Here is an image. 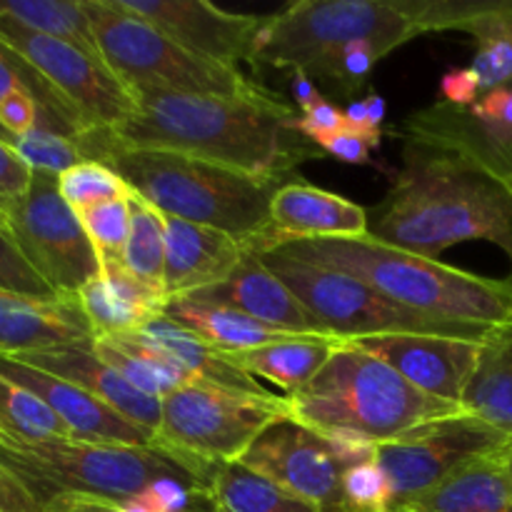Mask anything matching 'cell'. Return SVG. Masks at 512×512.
<instances>
[{
    "label": "cell",
    "mask_w": 512,
    "mask_h": 512,
    "mask_svg": "<svg viewBox=\"0 0 512 512\" xmlns=\"http://www.w3.org/2000/svg\"><path fill=\"white\" fill-rule=\"evenodd\" d=\"M0 375L45 400L53 408V413L68 425L73 440L93 445H115V448H150L153 445L155 433L138 428L128 418H123L118 410L110 408L108 403L90 395L88 390L68 383V380L55 378V375L30 368V365L15 358H5V355H0Z\"/></svg>",
    "instance_id": "e0dca14e"
},
{
    "label": "cell",
    "mask_w": 512,
    "mask_h": 512,
    "mask_svg": "<svg viewBox=\"0 0 512 512\" xmlns=\"http://www.w3.org/2000/svg\"><path fill=\"white\" fill-rule=\"evenodd\" d=\"M18 90H28V93H33L35 100L40 103L38 128L53 130V133L63 135L83 133L78 115L73 113V108H70L53 88H50L48 80L40 73H35L20 55H15L13 50L5 48V45L0 43V103H3L8 95L18 93Z\"/></svg>",
    "instance_id": "d6a6232c"
},
{
    "label": "cell",
    "mask_w": 512,
    "mask_h": 512,
    "mask_svg": "<svg viewBox=\"0 0 512 512\" xmlns=\"http://www.w3.org/2000/svg\"><path fill=\"white\" fill-rule=\"evenodd\" d=\"M243 255V243L233 235L165 215V298H185L220 285Z\"/></svg>",
    "instance_id": "7402d4cb"
},
{
    "label": "cell",
    "mask_w": 512,
    "mask_h": 512,
    "mask_svg": "<svg viewBox=\"0 0 512 512\" xmlns=\"http://www.w3.org/2000/svg\"><path fill=\"white\" fill-rule=\"evenodd\" d=\"M98 338L78 295H38L0 290V355H25Z\"/></svg>",
    "instance_id": "ffe728a7"
},
{
    "label": "cell",
    "mask_w": 512,
    "mask_h": 512,
    "mask_svg": "<svg viewBox=\"0 0 512 512\" xmlns=\"http://www.w3.org/2000/svg\"><path fill=\"white\" fill-rule=\"evenodd\" d=\"M0 230H8V218H5L3 210H0ZM8 233H10V230H8Z\"/></svg>",
    "instance_id": "9f6ffc18"
},
{
    "label": "cell",
    "mask_w": 512,
    "mask_h": 512,
    "mask_svg": "<svg viewBox=\"0 0 512 512\" xmlns=\"http://www.w3.org/2000/svg\"><path fill=\"white\" fill-rule=\"evenodd\" d=\"M120 512H150V508L145 503H140L138 495L130 500H125V503H120Z\"/></svg>",
    "instance_id": "f5cc1de1"
},
{
    "label": "cell",
    "mask_w": 512,
    "mask_h": 512,
    "mask_svg": "<svg viewBox=\"0 0 512 512\" xmlns=\"http://www.w3.org/2000/svg\"><path fill=\"white\" fill-rule=\"evenodd\" d=\"M20 253L58 295H78L100 260L75 210L60 198L58 175L33 170L28 193L3 208Z\"/></svg>",
    "instance_id": "8fae6325"
},
{
    "label": "cell",
    "mask_w": 512,
    "mask_h": 512,
    "mask_svg": "<svg viewBox=\"0 0 512 512\" xmlns=\"http://www.w3.org/2000/svg\"><path fill=\"white\" fill-rule=\"evenodd\" d=\"M93 343L80 345H63V348L38 350V353L13 355L20 363L38 368L43 373L63 378L68 383L78 385V388L88 390L90 395L108 403L110 408L118 410L123 418L135 423L138 428L158 433L160 418H163V400L150 398V395L140 393L135 385H130L113 365L98 358ZM8 358V355H5Z\"/></svg>",
    "instance_id": "44dd1931"
},
{
    "label": "cell",
    "mask_w": 512,
    "mask_h": 512,
    "mask_svg": "<svg viewBox=\"0 0 512 512\" xmlns=\"http://www.w3.org/2000/svg\"><path fill=\"white\" fill-rule=\"evenodd\" d=\"M425 33H430L428 0H298L268 15L250 63L305 70L315 78L355 40H368L385 58Z\"/></svg>",
    "instance_id": "8992f818"
},
{
    "label": "cell",
    "mask_w": 512,
    "mask_h": 512,
    "mask_svg": "<svg viewBox=\"0 0 512 512\" xmlns=\"http://www.w3.org/2000/svg\"><path fill=\"white\" fill-rule=\"evenodd\" d=\"M343 343L348 340L330 338V335H295L263 348L223 353V358L250 378H265L293 395L325 368L330 355Z\"/></svg>",
    "instance_id": "cb8c5ba5"
},
{
    "label": "cell",
    "mask_w": 512,
    "mask_h": 512,
    "mask_svg": "<svg viewBox=\"0 0 512 512\" xmlns=\"http://www.w3.org/2000/svg\"><path fill=\"white\" fill-rule=\"evenodd\" d=\"M365 108H368V120H370V125L380 130V125H383V120H385V113H388V105H385L383 95L370 93L368 98H365Z\"/></svg>",
    "instance_id": "816d5d0a"
},
{
    "label": "cell",
    "mask_w": 512,
    "mask_h": 512,
    "mask_svg": "<svg viewBox=\"0 0 512 512\" xmlns=\"http://www.w3.org/2000/svg\"><path fill=\"white\" fill-rule=\"evenodd\" d=\"M428 25L433 30H463L478 40L473 70L483 93L512 85V0H428Z\"/></svg>",
    "instance_id": "603a6c76"
},
{
    "label": "cell",
    "mask_w": 512,
    "mask_h": 512,
    "mask_svg": "<svg viewBox=\"0 0 512 512\" xmlns=\"http://www.w3.org/2000/svg\"><path fill=\"white\" fill-rule=\"evenodd\" d=\"M0 15L100 58L83 0H0Z\"/></svg>",
    "instance_id": "4dcf8cb0"
},
{
    "label": "cell",
    "mask_w": 512,
    "mask_h": 512,
    "mask_svg": "<svg viewBox=\"0 0 512 512\" xmlns=\"http://www.w3.org/2000/svg\"><path fill=\"white\" fill-rule=\"evenodd\" d=\"M393 512H418V510H410V508H398V510H393Z\"/></svg>",
    "instance_id": "6f0895ef"
},
{
    "label": "cell",
    "mask_w": 512,
    "mask_h": 512,
    "mask_svg": "<svg viewBox=\"0 0 512 512\" xmlns=\"http://www.w3.org/2000/svg\"><path fill=\"white\" fill-rule=\"evenodd\" d=\"M510 278H512V275H510Z\"/></svg>",
    "instance_id": "680465c9"
},
{
    "label": "cell",
    "mask_w": 512,
    "mask_h": 512,
    "mask_svg": "<svg viewBox=\"0 0 512 512\" xmlns=\"http://www.w3.org/2000/svg\"><path fill=\"white\" fill-rule=\"evenodd\" d=\"M503 450L473 460L405 508L418 512H512V480L505 470Z\"/></svg>",
    "instance_id": "d4e9b609"
},
{
    "label": "cell",
    "mask_w": 512,
    "mask_h": 512,
    "mask_svg": "<svg viewBox=\"0 0 512 512\" xmlns=\"http://www.w3.org/2000/svg\"><path fill=\"white\" fill-rule=\"evenodd\" d=\"M343 128L345 110H340L338 105L330 103L328 98H323L320 103H315L313 108L303 110V113L298 115V133L315 145H320L325 138H330V135H335Z\"/></svg>",
    "instance_id": "f6af8a7d"
},
{
    "label": "cell",
    "mask_w": 512,
    "mask_h": 512,
    "mask_svg": "<svg viewBox=\"0 0 512 512\" xmlns=\"http://www.w3.org/2000/svg\"><path fill=\"white\" fill-rule=\"evenodd\" d=\"M503 463H505V470H508V475L512 480V440L505 445V450H503Z\"/></svg>",
    "instance_id": "db71d44e"
},
{
    "label": "cell",
    "mask_w": 512,
    "mask_h": 512,
    "mask_svg": "<svg viewBox=\"0 0 512 512\" xmlns=\"http://www.w3.org/2000/svg\"><path fill=\"white\" fill-rule=\"evenodd\" d=\"M0 43L48 80L78 115L83 130L115 128L135 110V98L105 60L78 45L35 33L5 15H0Z\"/></svg>",
    "instance_id": "4fadbf2b"
},
{
    "label": "cell",
    "mask_w": 512,
    "mask_h": 512,
    "mask_svg": "<svg viewBox=\"0 0 512 512\" xmlns=\"http://www.w3.org/2000/svg\"><path fill=\"white\" fill-rule=\"evenodd\" d=\"M270 253L355 275L395 303L433 318L488 328L512 323V278H483L440 260L393 248L370 233L358 238L293 240Z\"/></svg>",
    "instance_id": "277c9868"
},
{
    "label": "cell",
    "mask_w": 512,
    "mask_h": 512,
    "mask_svg": "<svg viewBox=\"0 0 512 512\" xmlns=\"http://www.w3.org/2000/svg\"><path fill=\"white\" fill-rule=\"evenodd\" d=\"M190 300L210 305H223V308L238 310L248 318L260 320L270 328L285 330L295 335H330L318 318L298 300V295L263 263L258 253L245 250L243 260L233 270L228 280L213 288L198 290L193 295H185Z\"/></svg>",
    "instance_id": "d6986e66"
},
{
    "label": "cell",
    "mask_w": 512,
    "mask_h": 512,
    "mask_svg": "<svg viewBox=\"0 0 512 512\" xmlns=\"http://www.w3.org/2000/svg\"><path fill=\"white\" fill-rule=\"evenodd\" d=\"M120 10L143 18L183 48L238 68L253 58L255 38L268 15L230 13L208 0H113Z\"/></svg>",
    "instance_id": "9a60e30c"
},
{
    "label": "cell",
    "mask_w": 512,
    "mask_h": 512,
    "mask_svg": "<svg viewBox=\"0 0 512 512\" xmlns=\"http://www.w3.org/2000/svg\"><path fill=\"white\" fill-rule=\"evenodd\" d=\"M288 418L285 398L193 383L163 398V418L150 448L215 473L243 460L250 445Z\"/></svg>",
    "instance_id": "9c48e42d"
},
{
    "label": "cell",
    "mask_w": 512,
    "mask_h": 512,
    "mask_svg": "<svg viewBox=\"0 0 512 512\" xmlns=\"http://www.w3.org/2000/svg\"><path fill=\"white\" fill-rule=\"evenodd\" d=\"M135 110L113 130L125 148L193 155L278 183L323 150L298 133V110L273 93L255 98L135 88Z\"/></svg>",
    "instance_id": "7a4b0ae2"
},
{
    "label": "cell",
    "mask_w": 512,
    "mask_h": 512,
    "mask_svg": "<svg viewBox=\"0 0 512 512\" xmlns=\"http://www.w3.org/2000/svg\"><path fill=\"white\" fill-rule=\"evenodd\" d=\"M163 318L173 320L180 328L195 333L210 348L220 350V353H243V350L263 348V345L295 338V333L270 328V325L248 318V315L238 313V310L223 308V305L198 303V300L190 298L168 300Z\"/></svg>",
    "instance_id": "484cf974"
},
{
    "label": "cell",
    "mask_w": 512,
    "mask_h": 512,
    "mask_svg": "<svg viewBox=\"0 0 512 512\" xmlns=\"http://www.w3.org/2000/svg\"><path fill=\"white\" fill-rule=\"evenodd\" d=\"M100 58L133 95L135 88H163L190 95H265L263 85L245 78L238 68L215 63L183 48L145 23L120 10L113 0H83Z\"/></svg>",
    "instance_id": "ba28073f"
},
{
    "label": "cell",
    "mask_w": 512,
    "mask_h": 512,
    "mask_svg": "<svg viewBox=\"0 0 512 512\" xmlns=\"http://www.w3.org/2000/svg\"><path fill=\"white\" fill-rule=\"evenodd\" d=\"M263 263L298 295L300 303L340 340L378 335H443V338L485 340L493 328L433 318L395 303L365 280L310 260L280 253H258Z\"/></svg>",
    "instance_id": "30bf717a"
},
{
    "label": "cell",
    "mask_w": 512,
    "mask_h": 512,
    "mask_svg": "<svg viewBox=\"0 0 512 512\" xmlns=\"http://www.w3.org/2000/svg\"><path fill=\"white\" fill-rule=\"evenodd\" d=\"M0 140H5V143H8V145H13V143H15V138H13V135L8 133V130L3 128V125H0Z\"/></svg>",
    "instance_id": "11a10c76"
},
{
    "label": "cell",
    "mask_w": 512,
    "mask_h": 512,
    "mask_svg": "<svg viewBox=\"0 0 512 512\" xmlns=\"http://www.w3.org/2000/svg\"><path fill=\"white\" fill-rule=\"evenodd\" d=\"M510 443L470 413L433 420L378 445L375 463L393 485L395 508L415 503L473 460L500 453Z\"/></svg>",
    "instance_id": "7c38bea8"
},
{
    "label": "cell",
    "mask_w": 512,
    "mask_h": 512,
    "mask_svg": "<svg viewBox=\"0 0 512 512\" xmlns=\"http://www.w3.org/2000/svg\"><path fill=\"white\" fill-rule=\"evenodd\" d=\"M343 495L348 512H393V485L375 460L343 473Z\"/></svg>",
    "instance_id": "f35d334b"
},
{
    "label": "cell",
    "mask_w": 512,
    "mask_h": 512,
    "mask_svg": "<svg viewBox=\"0 0 512 512\" xmlns=\"http://www.w3.org/2000/svg\"><path fill=\"white\" fill-rule=\"evenodd\" d=\"M58 190L60 198L75 213H83V210L95 208L100 203L128 198L130 195L128 183L110 165L95 163V160H83L75 168L58 175Z\"/></svg>",
    "instance_id": "e575fe53"
},
{
    "label": "cell",
    "mask_w": 512,
    "mask_h": 512,
    "mask_svg": "<svg viewBox=\"0 0 512 512\" xmlns=\"http://www.w3.org/2000/svg\"><path fill=\"white\" fill-rule=\"evenodd\" d=\"M13 148L18 150V155L30 168L53 175H63L65 170L75 168L85 160L75 135L53 133V130L45 128H35L30 133L18 135Z\"/></svg>",
    "instance_id": "d590c367"
},
{
    "label": "cell",
    "mask_w": 512,
    "mask_h": 512,
    "mask_svg": "<svg viewBox=\"0 0 512 512\" xmlns=\"http://www.w3.org/2000/svg\"><path fill=\"white\" fill-rule=\"evenodd\" d=\"M380 58L383 55H380V50L373 43H368V40H355V43L345 45L340 53H335L320 68V73L315 78L328 83L343 98H353L363 88L365 80L370 78V73H373L375 63Z\"/></svg>",
    "instance_id": "74e56055"
},
{
    "label": "cell",
    "mask_w": 512,
    "mask_h": 512,
    "mask_svg": "<svg viewBox=\"0 0 512 512\" xmlns=\"http://www.w3.org/2000/svg\"><path fill=\"white\" fill-rule=\"evenodd\" d=\"M403 138V165L390 175L370 235L430 260L488 240L512 260V160L485 143L468 108L420 110Z\"/></svg>",
    "instance_id": "6da1fadb"
},
{
    "label": "cell",
    "mask_w": 512,
    "mask_h": 512,
    "mask_svg": "<svg viewBox=\"0 0 512 512\" xmlns=\"http://www.w3.org/2000/svg\"><path fill=\"white\" fill-rule=\"evenodd\" d=\"M315 433L320 435L325 448L330 450L335 463H338L343 470L370 463V460H375V453H378V445H380L378 440L360 433V430L328 428V430H315Z\"/></svg>",
    "instance_id": "b9f144b4"
},
{
    "label": "cell",
    "mask_w": 512,
    "mask_h": 512,
    "mask_svg": "<svg viewBox=\"0 0 512 512\" xmlns=\"http://www.w3.org/2000/svg\"><path fill=\"white\" fill-rule=\"evenodd\" d=\"M78 215L85 235L93 243L95 253L100 258H123L125 245L130 235V203L128 198L108 200L95 208L83 210Z\"/></svg>",
    "instance_id": "8d00e7d4"
},
{
    "label": "cell",
    "mask_w": 512,
    "mask_h": 512,
    "mask_svg": "<svg viewBox=\"0 0 512 512\" xmlns=\"http://www.w3.org/2000/svg\"><path fill=\"white\" fill-rule=\"evenodd\" d=\"M140 333H145L150 340L163 345V348L188 370L193 383L218 385V388L240 390V393H268L265 388H260L258 380H253L250 375H245L243 370L235 368L233 363H228L220 350L210 348L203 338H198V335L190 333V330L180 328L173 320L158 318L153 320L148 328L140 330Z\"/></svg>",
    "instance_id": "83f0119b"
},
{
    "label": "cell",
    "mask_w": 512,
    "mask_h": 512,
    "mask_svg": "<svg viewBox=\"0 0 512 512\" xmlns=\"http://www.w3.org/2000/svg\"><path fill=\"white\" fill-rule=\"evenodd\" d=\"M380 143H383V140H375L370 138V135L358 133V130H353L348 123H345L343 130H338L335 135L325 138L318 148L323 150L325 155H333V158L343 160V163L373 165V160H370V150L380 148Z\"/></svg>",
    "instance_id": "ee69618b"
},
{
    "label": "cell",
    "mask_w": 512,
    "mask_h": 512,
    "mask_svg": "<svg viewBox=\"0 0 512 512\" xmlns=\"http://www.w3.org/2000/svg\"><path fill=\"white\" fill-rule=\"evenodd\" d=\"M440 95L445 98V105L470 108V105L478 103L483 88H480L478 75L470 68H450L440 78Z\"/></svg>",
    "instance_id": "7dc6e473"
},
{
    "label": "cell",
    "mask_w": 512,
    "mask_h": 512,
    "mask_svg": "<svg viewBox=\"0 0 512 512\" xmlns=\"http://www.w3.org/2000/svg\"><path fill=\"white\" fill-rule=\"evenodd\" d=\"M293 98L295 105H298V113L313 108L315 103L323 100V93H320L318 85L313 83V78L305 70H293Z\"/></svg>",
    "instance_id": "f907efd6"
},
{
    "label": "cell",
    "mask_w": 512,
    "mask_h": 512,
    "mask_svg": "<svg viewBox=\"0 0 512 512\" xmlns=\"http://www.w3.org/2000/svg\"><path fill=\"white\" fill-rule=\"evenodd\" d=\"M130 235L125 245V268L153 288L163 290L165 275V215L130 190ZM165 293V290H163Z\"/></svg>",
    "instance_id": "1f68e13d"
},
{
    "label": "cell",
    "mask_w": 512,
    "mask_h": 512,
    "mask_svg": "<svg viewBox=\"0 0 512 512\" xmlns=\"http://www.w3.org/2000/svg\"><path fill=\"white\" fill-rule=\"evenodd\" d=\"M288 418L310 430L350 428L378 443L433 420L465 413L463 405L430 398L375 355L343 343L298 393L285 395Z\"/></svg>",
    "instance_id": "5b68a950"
},
{
    "label": "cell",
    "mask_w": 512,
    "mask_h": 512,
    "mask_svg": "<svg viewBox=\"0 0 512 512\" xmlns=\"http://www.w3.org/2000/svg\"><path fill=\"white\" fill-rule=\"evenodd\" d=\"M0 440L28 445L55 443L73 440V433L45 400L0 375Z\"/></svg>",
    "instance_id": "f546056e"
},
{
    "label": "cell",
    "mask_w": 512,
    "mask_h": 512,
    "mask_svg": "<svg viewBox=\"0 0 512 512\" xmlns=\"http://www.w3.org/2000/svg\"><path fill=\"white\" fill-rule=\"evenodd\" d=\"M33 183V168L18 155L13 145L0 140V210L28 193Z\"/></svg>",
    "instance_id": "7bdbcfd3"
},
{
    "label": "cell",
    "mask_w": 512,
    "mask_h": 512,
    "mask_svg": "<svg viewBox=\"0 0 512 512\" xmlns=\"http://www.w3.org/2000/svg\"><path fill=\"white\" fill-rule=\"evenodd\" d=\"M240 465L308 500L320 512H348L343 495L345 470L335 463L320 435L293 418L270 425L250 445Z\"/></svg>",
    "instance_id": "5bb4252c"
},
{
    "label": "cell",
    "mask_w": 512,
    "mask_h": 512,
    "mask_svg": "<svg viewBox=\"0 0 512 512\" xmlns=\"http://www.w3.org/2000/svg\"><path fill=\"white\" fill-rule=\"evenodd\" d=\"M468 115L485 143L512 160V85L480 95Z\"/></svg>",
    "instance_id": "ab89813d"
},
{
    "label": "cell",
    "mask_w": 512,
    "mask_h": 512,
    "mask_svg": "<svg viewBox=\"0 0 512 512\" xmlns=\"http://www.w3.org/2000/svg\"><path fill=\"white\" fill-rule=\"evenodd\" d=\"M43 512H120V503L98 495L65 493L55 495L43 505Z\"/></svg>",
    "instance_id": "681fc988"
},
{
    "label": "cell",
    "mask_w": 512,
    "mask_h": 512,
    "mask_svg": "<svg viewBox=\"0 0 512 512\" xmlns=\"http://www.w3.org/2000/svg\"><path fill=\"white\" fill-rule=\"evenodd\" d=\"M78 300L80 305H83L85 315H88L90 325H93L98 338L140 333V330L148 328L153 320L163 318V315L153 313V310L130 303V300L123 298V295H120L100 273L95 275L88 285L80 288Z\"/></svg>",
    "instance_id": "836d02e7"
},
{
    "label": "cell",
    "mask_w": 512,
    "mask_h": 512,
    "mask_svg": "<svg viewBox=\"0 0 512 512\" xmlns=\"http://www.w3.org/2000/svg\"><path fill=\"white\" fill-rule=\"evenodd\" d=\"M460 405L512 440V323L485 335L478 368Z\"/></svg>",
    "instance_id": "4316f807"
},
{
    "label": "cell",
    "mask_w": 512,
    "mask_h": 512,
    "mask_svg": "<svg viewBox=\"0 0 512 512\" xmlns=\"http://www.w3.org/2000/svg\"><path fill=\"white\" fill-rule=\"evenodd\" d=\"M0 125H3L13 138L38 128L40 103L35 100V95L28 93V90H18V93L8 95V98L0 103Z\"/></svg>",
    "instance_id": "bcb514c9"
},
{
    "label": "cell",
    "mask_w": 512,
    "mask_h": 512,
    "mask_svg": "<svg viewBox=\"0 0 512 512\" xmlns=\"http://www.w3.org/2000/svg\"><path fill=\"white\" fill-rule=\"evenodd\" d=\"M75 140L85 160L110 165L163 215L223 230L243 245L270 230V200L278 183L193 155L125 148L110 128L83 130Z\"/></svg>",
    "instance_id": "3957f363"
},
{
    "label": "cell",
    "mask_w": 512,
    "mask_h": 512,
    "mask_svg": "<svg viewBox=\"0 0 512 512\" xmlns=\"http://www.w3.org/2000/svg\"><path fill=\"white\" fill-rule=\"evenodd\" d=\"M0 463L13 470L43 505L65 493L98 495L125 503L158 478L188 480L205 490L215 475L180 463L158 448H115L80 440L33 445L0 440Z\"/></svg>",
    "instance_id": "52a82bcc"
},
{
    "label": "cell",
    "mask_w": 512,
    "mask_h": 512,
    "mask_svg": "<svg viewBox=\"0 0 512 512\" xmlns=\"http://www.w3.org/2000/svg\"><path fill=\"white\" fill-rule=\"evenodd\" d=\"M368 210L353 200L308 183H283L270 200V230L243 248L270 253L293 240L368 235Z\"/></svg>",
    "instance_id": "ac0fdd59"
},
{
    "label": "cell",
    "mask_w": 512,
    "mask_h": 512,
    "mask_svg": "<svg viewBox=\"0 0 512 512\" xmlns=\"http://www.w3.org/2000/svg\"><path fill=\"white\" fill-rule=\"evenodd\" d=\"M0 290L23 295H38V298H55V290L43 280V275L28 263L20 253L18 243L8 230H0Z\"/></svg>",
    "instance_id": "60d3db41"
},
{
    "label": "cell",
    "mask_w": 512,
    "mask_h": 512,
    "mask_svg": "<svg viewBox=\"0 0 512 512\" xmlns=\"http://www.w3.org/2000/svg\"><path fill=\"white\" fill-rule=\"evenodd\" d=\"M0 512H43V503L10 468L0 463Z\"/></svg>",
    "instance_id": "c3c4849f"
},
{
    "label": "cell",
    "mask_w": 512,
    "mask_h": 512,
    "mask_svg": "<svg viewBox=\"0 0 512 512\" xmlns=\"http://www.w3.org/2000/svg\"><path fill=\"white\" fill-rule=\"evenodd\" d=\"M205 493L215 512H320L313 503L288 493L240 463L215 470Z\"/></svg>",
    "instance_id": "f1b7e54d"
},
{
    "label": "cell",
    "mask_w": 512,
    "mask_h": 512,
    "mask_svg": "<svg viewBox=\"0 0 512 512\" xmlns=\"http://www.w3.org/2000/svg\"><path fill=\"white\" fill-rule=\"evenodd\" d=\"M350 343L383 360L420 393L455 405L463 403L483 353V340L443 335H378Z\"/></svg>",
    "instance_id": "2e32d148"
}]
</instances>
